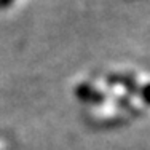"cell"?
I'll return each mask as SVG.
<instances>
[{
	"mask_svg": "<svg viewBox=\"0 0 150 150\" xmlns=\"http://www.w3.org/2000/svg\"><path fill=\"white\" fill-rule=\"evenodd\" d=\"M75 94H77V98L80 99V101L83 102H88V104H102V102L105 101V94L98 90H94L93 86H90V85L86 83H81L80 86L75 90Z\"/></svg>",
	"mask_w": 150,
	"mask_h": 150,
	"instance_id": "1",
	"label": "cell"
},
{
	"mask_svg": "<svg viewBox=\"0 0 150 150\" xmlns=\"http://www.w3.org/2000/svg\"><path fill=\"white\" fill-rule=\"evenodd\" d=\"M117 104H118V105H125V107H126V105H129V99H117Z\"/></svg>",
	"mask_w": 150,
	"mask_h": 150,
	"instance_id": "5",
	"label": "cell"
},
{
	"mask_svg": "<svg viewBox=\"0 0 150 150\" xmlns=\"http://www.w3.org/2000/svg\"><path fill=\"white\" fill-rule=\"evenodd\" d=\"M139 98L142 99V102H144L145 105H150V83L144 85L142 88H139Z\"/></svg>",
	"mask_w": 150,
	"mask_h": 150,
	"instance_id": "3",
	"label": "cell"
},
{
	"mask_svg": "<svg viewBox=\"0 0 150 150\" xmlns=\"http://www.w3.org/2000/svg\"><path fill=\"white\" fill-rule=\"evenodd\" d=\"M107 83L109 85H113V86H123L126 90L128 94L134 96V94H139V86H137V81L134 80L133 77L129 75H120V74H112L107 77Z\"/></svg>",
	"mask_w": 150,
	"mask_h": 150,
	"instance_id": "2",
	"label": "cell"
},
{
	"mask_svg": "<svg viewBox=\"0 0 150 150\" xmlns=\"http://www.w3.org/2000/svg\"><path fill=\"white\" fill-rule=\"evenodd\" d=\"M13 0H0V8H8Z\"/></svg>",
	"mask_w": 150,
	"mask_h": 150,
	"instance_id": "4",
	"label": "cell"
}]
</instances>
